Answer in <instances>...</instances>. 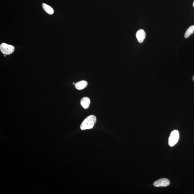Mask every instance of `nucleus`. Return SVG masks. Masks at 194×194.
Returning <instances> with one entry per match:
<instances>
[{"mask_svg":"<svg viewBox=\"0 0 194 194\" xmlns=\"http://www.w3.org/2000/svg\"><path fill=\"white\" fill-rule=\"evenodd\" d=\"M170 182L167 179L163 178L155 181L153 183V185L156 187H166L169 185Z\"/></svg>","mask_w":194,"mask_h":194,"instance_id":"obj_4","label":"nucleus"},{"mask_svg":"<svg viewBox=\"0 0 194 194\" xmlns=\"http://www.w3.org/2000/svg\"><path fill=\"white\" fill-rule=\"evenodd\" d=\"M193 80L194 81V76H193Z\"/></svg>","mask_w":194,"mask_h":194,"instance_id":"obj_10","label":"nucleus"},{"mask_svg":"<svg viewBox=\"0 0 194 194\" xmlns=\"http://www.w3.org/2000/svg\"><path fill=\"white\" fill-rule=\"evenodd\" d=\"M15 48L14 46L3 43L0 45V50L5 55H9L14 52Z\"/></svg>","mask_w":194,"mask_h":194,"instance_id":"obj_2","label":"nucleus"},{"mask_svg":"<svg viewBox=\"0 0 194 194\" xmlns=\"http://www.w3.org/2000/svg\"><path fill=\"white\" fill-rule=\"evenodd\" d=\"M179 139V133L177 130H174L171 132L169 139V145L173 146L177 143Z\"/></svg>","mask_w":194,"mask_h":194,"instance_id":"obj_3","label":"nucleus"},{"mask_svg":"<svg viewBox=\"0 0 194 194\" xmlns=\"http://www.w3.org/2000/svg\"><path fill=\"white\" fill-rule=\"evenodd\" d=\"M97 121V118L94 115H90L85 119L80 126L81 130L92 129Z\"/></svg>","mask_w":194,"mask_h":194,"instance_id":"obj_1","label":"nucleus"},{"mask_svg":"<svg viewBox=\"0 0 194 194\" xmlns=\"http://www.w3.org/2000/svg\"><path fill=\"white\" fill-rule=\"evenodd\" d=\"M73 85H75V83H73Z\"/></svg>","mask_w":194,"mask_h":194,"instance_id":"obj_12","label":"nucleus"},{"mask_svg":"<svg viewBox=\"0 0 194 194\" xmlns=\"http://www.w3.org/2000/svg\"><path fill=\"white\" fill-rule=\"evenodd\" d=\"M136 37L139 43H142L146 37L145 31L142 29L139 30L136 33Z\"/></svg>","mask_w":194,"mask_h":194,"instance_id":"obj_5","label":"nucleus"},{"mask_svg":"<svg viewBox=\"0 0 194 194\" xmlns=\"http://www.w3.org/2000/svg\"><path fill=\"white\" fill-rule=\"evenodd\" d=\"M42 6L43 9L48 14L52 15L54 14V9L50 6L45 4H43Z\"/></svg>","mask_w":194,"mask_h":194,"instance_id":"obj_8","label":"nucleus"},{"mask_svg":"<svg viewBox=\"0 0 194 194\" xmlns=\"http://www.w3.org/2000/svg\"><path fill=\"white\" fill-rule=\"evenodd\" d=\"M194 32V25H192L187 29V30L185 32V35H184V37L185 38H188L190 35L193 34Z\"/></svg>","mask_w":194,"mask_h":194,"instance_id":"obj_9","label":"nucleus"},{"mask_svg":"<svg viewBox=\"0 0 194 194\" xmlns=\"http://www.w3.org/2000/svg\"><path fill=\"white\" fill-rule=\"evenodd\" d=\"M81 105L83 108L86 109L89 107L90 104V100L89 97H84L81 99Z\"/></svg>","mask_w":194,"mask_h":194,"instance_id":"obj_6","label":"nucleus"},{"mask_svg":"<svg viewBox=\"0 0 194 194\" xmlns=\"http://www.w3.org/2000/svg\"><path fill=\"white\" fill-rule=\"evenodd\" d=\"M193 7H194V1L193 3Z\"/></svg>","mask_w":194,"mask_h":194,"instance_id":"obj_11","label":"nucleus"},{"mask_svg":"<svg viewBox=\"0 0 194 194\" xmlns=\"http://www.w3.org/2000/svg\"><path fill=\"white\" fill-rule=\"evenodd\" d=\"M87 85L88 83L87 81L82 80L75 83V86L76 89L78 90H82L85 88Z\"/></svg>","mask_w":194,"mask_h":194,"instance_id":"obj_7","label":"nucleus"}]
</instances>
